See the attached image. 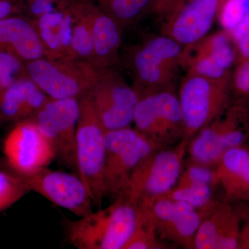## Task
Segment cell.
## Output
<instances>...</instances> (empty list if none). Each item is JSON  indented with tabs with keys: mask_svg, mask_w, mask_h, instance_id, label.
Returning a JSON list of instances; mask_svg holds the SVG:
<instances>
[{
	"mask_svg": "<svg viewBox=\"0 0 249 249\" xmlns=\"http://www.w3.org/2000/svg\"><path fill=\"white\" fill-rule=\"evenodd\" d=\"M49 1H52V0H49Z\"/></svg>",
	"mask_w": 249,
	"mask_h": 249,
	"instance_id": "cell-38",
	"label": "cell"
},
{
	"mask_svg": "<svg viewBox=\"0 0 249 249\" xmlns=\"http://www.w3.org/2000/svg\"><path fill=\"white\" fill-rule=\"evenodd\" d=\"M157 235L150 224L142 222L139 224L132 237L124 246V249H173ZM175 247V246H174Z\"/></svg>",
	"mask_w": 249,
	"mask_h": 249,
	"instance_id": "cell-26",
	"label": "cell"
},
{
	"mask_svg": "<svg viewBox=\"0 0 249 249\" xmlns=\"http://www.w3.org/2000/svg\"><path fill=\"white\" fill-rule=\"evenodd\" d=\"M231 91L237 99L249 96V60L239 62L231 79Z\"/></svg>",
	"mask_w": 249,
	"mask_h": 249,
	"instance_id": "cell-31",
	"label": "cell"
},
{
	"mask_svg": "<svg viewBox=\"0 0 249 249\" xmlns=\"http://www.w3.org/2000/svg\"><path fill=\"white\" fill-rule=\"evenodd\" d=\"M79 114L78 98H49L32 120L53 145L55 158L77 175L76 132Z\"/></svg>",
	"mask_w": 249,
	"mask_h": 249,
	"instance_id": "cell-11",
	"label": "cell"
},
{
	"mask_svg": "<svg viewBox=\"0 0 249 249\" xmlns=\"http://www.w3.org/2000/svg\"><path fill=\"white\" fill-rule=\"evenodd\" d=\"M219 15L224 31L231 32L245 17L242 0H225L223 2Z\"/></svg>",
	"mask_w": 249,
	"mask_h": 249,
	"instance_id": "cell-28",
	"label": "cell"
},
{
	"mask_svg": "<svg viewBox=\"0 0 249 249\" xmlns=\"http://www.w3.org/2000/svg\"><path fill=\"white\" fill-rule=\"evenodd\" d=\"M70 10L72 16L84 20L89 28L93 42L91 65L96 68H117L121 64L122 27L88 0H71Z\"/></svg>",
	"mask_w": 249,
	"mask_h": 249,
	"instance_id": "cell-15",
	"label": "cell"
},
{
	"mask_svg": "<svg viewBox=\"0 0 249 249\" xmlns=\"http://www.w3.org/2000/svg\"><path fill=\"white\" fill-rule=\"evenodd\" d=\"M189 0H152L148 12L166 21L173 17Z\"/></svg>",
	"mask_w": 249,
	"mask_h": 249,
	"instance_id": "cell-32",
	"label": "cell"
},
{
	"mask_svg": "<svg viewBox=\"0 0 249 249\" xmlns=\"http://www.w3.org/2000/svg\"><path fill=\"white\" fill-rule=\"evenodd\" d=\"M12 6L6 0H0V19H4L11 13Z\"/></svg>",
	"mask_w": 249,
	"mask_h": 249,
	"instance_id": "cell-35",
	"label": "cell"
},
{
	"mask_svg": "<svg viewBox=\"0 0 249 249\" xmlns=\"http://www.w3.org/2000/svg\"><path fill=\"white\" fill-rule=\"evenodd\" d=\"M105 131L130 127L139 99L116 67L96 68L86 93Z\"/></svg>",
	"mask_w": 249,
	"mask_h": 249,
	"instance_id": "cell-8",
	"label": "cell"
},
{
	"mask_svg": "<svg viewBox=\"0 0 249 249\" xmlns=\"http://www.w3.org/2000/svg\"><path fill=\"white\" fill-rule=\"evenodd\" d=\"M133 124L136 130L159 148L173 146L185 139L182 109L175 89L139 97Z\"/></svg>",
	"mask_w": 249,
	"mask_h": 249,
	"instance_id": "cell-6",
	"label": "cell"
},
{
	"mask_svg": "<svg viewBox=\"0 0 249 249\" xmlns=\"http://www.w3.org/2000/svg\"><path fill=\"white\" fill-rule=\"evenodd\" d=\"M77 124L76 159L78 175L88 188L93 204L101 208L107 196L105 186L106 131L87 95L79 98Z\"/></svg>",
	"mask_w": 249,
	"mask_h": 249,
	"instance_id": "cell-4",
	"label": "cell"
},
{
	"mask_svg": "<svg viewBox=\"0 0 249 249\" xmlns=\"http://www.w3.org/2000/svg\"><path fill=\"white\" fill-rule=\"evenodd\" d=\"M237 101L243 103L249 109V96H247V97L240 98V99H237Z\"/></svg>",
	"mask_w": 249,
	"mask_h": 249,
	"instance_id": "cell-37",
	"label": "cell"
},
{
	"mask_svg": "<svg viewBox=\"0 0 249 249\" xmlns=\"http://www.w3.org/2000/svg\"><path fill=\"white\" fill-rule=\"evenodd\" d=\"M121 27L132 25L147 13L152 0H88Z\"/></svg>",
	"mask_w": 249,
	"mask_h": 249,
	"instance_id": "cell-21",
	"label": "cell"
},
{
	"mask_svg": "<svg viewBox=\"0 0 249 249\" xmlns=\"http://www.w3.org/2000/svg\"><path fill=\"white\" fill-rule=\"evenodd\" d=\"M201 214L195 249H238L240 214L230 202L217 201Z\"/></svg>",
	"mask_w": 249,
	"mask_h": 249,
	"instance_id": "cell-17",
	"label": "cell"
},
{
	"mask_svg": "<svg viewBox=\"0 0 249 249\" xmlns=\"http://www.w3.org/2000/svg\"><path fill=\"white\" fill-rule=\"evenodd\" d=\"M231 38L229 33L224 30L204 37L193 45L209 53L222 68L229 70L235 59V52L231 43Z\"/></svg>",
	"mask_w": 249,
	"mask_h": 249,
	"instance_id": "cell-23",
	"label": "cell"
},
{
	"mask_svg": "<svg viewBox=\"0 0 249 249\" xmlns=\"http://www.w3.org/2000/svg\"><path fill=\"white\" fill-rule=\"evenodd\" d=\"M30 191L81 217L92 212L93 201L79 175L56 171L47 167L29 175H18Z\"/></svg>",
	"mask_w": 249,
	"mask_h": 249,
	"instance_id": "cell-13",
	"label": "cell"
},
{
	"mask_svg": "<svg viewBox=\"0 0 249 249\" xmlns=\"http://www.w3.org/2000/svg\"><path fill=\"white\" fill-rule=\"evenodd\" d=\"M49 98L32 80H19L0 93V111L9 119L34 115Z\"/></svg>",
	"mask_w": 249,
	"mask_h": 249,
	"instance_id": "cell-20",
	"label": "cell"
},
{
	"mask_svg": "<svg viewBox=\"0 0 249 249\" xmlns=\"http://www.w3.org/2000/svg\"><path fill=\"white\" fill-rule=\"evenodd\" d=\"M21 68L19 58L9 52H0V93L17 81L15 76Z\"/></svg>",
	"mask_w": 249,
	"mask_h": 249,
	"instance_id": "cell-29",
	"label": "cell"
},
{
	"mask_svg": "<svg viewBox=\"0 0 249 249\" xmlns=\"http://www.w3.org/2000/svg\"><path fill=\"white\" fill-rule=\"evenodd\" d=\"M245 16H249V0H242Z\"/></svg>",
	"mask_w": 249,
	"mask_h": 249,
	"instance_id": "cell-36",
	"label": "cell"
},
{
	"mask_svg": "<svg viewBox=\"0 0 249 249\" xmlns=\"http://www.w3.org/2000/svg\"><path fill=\"white\" fill-rule=\"evenodd\" d=\"M105 186L107 195L124 196L129 179L141 160L160 149L145 136L131 127L106 131Z\"/></svg>",
	"mask_w": 249,
	"mask_h": 249,
	"instance_id": "cell-10",
	"label": "cell"
},
{
	"mask_svg": "<svg viewBox=\"0 0 249 249\" xmlns=\"http://www.w3.org/2000/svg\"><path fill=\"white\" fill-rule=\"evenodd\" d=\"M245 225L241 228L238 249H249V211L245 217Z\"/></svg>",
	"mask_w": 249,
	"mask_h": 249,
	"instance_id": "cell-33",
	"label": "cell"
},
{
	"mask_svg": "<svg viewBox=\"0 0 249 249\" xmlns=\"http://www.w3.org/2000/svg\"><path fill=\"white\" fill-rule=\"evenodd\" d=\"M142 222L150 224L162 240L177 247L195 249L201 214L190 205L165 195L142 199L135 205Z\"/></svg>",
	"mask_w": 249,
	"mask_h": 249,
	"instance_id": "cell-9",
	"label": "cell"
},
{
	"mask_svg": "<svg viewBox=\"0 0 249 249\" xmlns=\"http://www.w3.org/2000/svg\"><path fill=\"white\" fill-rule=\"evenodd\" d=\"M32 10L35 14H45L52 11L50 1L49 0H36L32 5Z\"/></svg>",
	"mask_w": 249,
	"mask_h": 249,
	"instance_id": "cell-34",
	"label": "cell"
},
{
	"mask_svg": "<svg viewBox=\"0 0 249 249\" xmlns=\"http://www.w3.org/2000/svg\"><path fill=\"white\" fill-rule=\"evenodd\" d=\"M184 47L168 36L152 37L134 48L127 64L132 73V88L139 97L175 89L180 67H184Z\"/></svg>",
	"mask_w": 249,
	"mask_h": 249,
	"instance_id": "cell-2",
	"label": "cell"
},
{
	"mask_svg": "<svg viewBox=\"0 0 249 249\" xmlns=\"http://www.w3.org/2000/svg\"><path fill=\"white\" fill-rule=\"evenodd\" d=\"M0 48L28 62L42 58L45 46L34 27L21 18L0 19Z\"/></svg>",
	"mask_w": 249,
	"mask_h": 249,
	"instance_id": "cell-19",
	"label": "cell"
},
{
	"mask_svg": "<svg viewBox=\"0 0 249 249\" xmlns=\"http://www.w3.org/2000/svg\"><path fill=\"white\" fill-rule=\"evenodd\" d=\"M249 144V109L237 101L189 141L188 160L216 168L228 150Z\"/></svg>",
	"mask_w": 249,
	"mask_h": 249,
	"instance_id": "cell-3",
	"label": "cell"
},
{
	"mask_svg": "<svg viewBox=\"0 0 249 249\" xmlns=\"http://www.w3.org/2000/svg\"><path fill=\"white\" fill-rule=\"evenodd\" d=\"M141 222L137 206L118 197L106 209L64 220L67 242L78 249H124Z\"/></svg>",
	"mask_w": 249,
	"mask_h": 249,
	"instance_id": "cell-1",
	"label": "cell"
},
{
	"mask_svg": "<svg viewBox=\"0 0 249 249\" xmlns=\"http://www.w3.org/2000/svg\"><path fill=\"white\" fill-rule=\"evenodd\" d=\"M224 200L249 203V146L231 149L216 166Z\"/></svg>",
	"mask_w": 249,
	"mask_h": 249,
	"instance_id": "cell-18",
	"label": "cell"
},
{
	"mask_svg": "<svg viewBox=\"0 0 249 249\" xmlns=\"http://www.w3.org/2000/svg\"><path fill=\"white\" fill-rule=\"evenodd\" d=\"M186 163V166H183L176 186L208 185L215 188L219 186L216 168L189 160H187Z\"/></svg>",
	"mask_w": 249,
	"mask_h": 249,
	"instance_id": "cell-24",
	"label": "cell"
},
{
	"mask_svg": "<svg viewBox=\"0 0 249 249\" xmlns=\"http://www.w3.org/2000/svg\"><path fill=\"white\" fill-rule=\"evenodd\" d=\"M29 191L26 183L16 173L0 171V212L17 202Z\"/></svg>",
	"mask_w": 249,
	"mask_h": 249,
	"instance_id": "cell-25",
	"label": "cell"
},
{
	"mask_svg": "<svg viewBox=\"0 0 249 249\" xmlns=\"http://www.w3.org/2000/svg\"><path fill=\"white\" fill-rule=\"evenodd\" d=\"M188 142L183 139L173 146L156 149L145 156L132 173L124 197L136 205L176 186L184 166Z\"/></svg>",
	"mask_w": 249,
	"mask_h": 249,
	"instance_id": "cell-7",
	"label": "cell"
},
{
	"mask_svg": "<svg viewBox=\"0 0 249 249\" xmlns=\"http://www.w3.org/2000/svg\"><path fill=\"white\" fill-rule=\"evenodd\" d=\"M4 153L16 175H29L48 166L55 158L49 139L32 120L18 124L4 141Z\"/></svg>",
	"mask_w": 249,
	"mask_h": 249,
	"instance_id": "cell-14",
	"label": "cell"
},
{
	"mask_svg": "<svg viewBox=\"0 0 249 249\" xmlns=\"http://www.w3.org/2000/svg\"></svg>",
	"mask_w": 249,
	"mask_h": 249,
	"instance_id": "cell-39",
	"label": "cell"
},
{
	"mask_svg": "<svg viewBox=\"0 0 249 249\" xmlns=\"http://www.w3.org/2000/svg\"><path fill=\"white\" fill-rule=\"evenodd\" d=\"M26 70L36 86L53 99H79L89 91L96 72L90 63L42 58L28 62Z\"/></svg>",
	"mask_w": 249,
	"mask_h": 249,
	"instance_id": "cell-12",
	"label": "cell"
},
{
	"mask_svg": "<svg viewBox=\"0 0 249 249\" xmlns=\"http://www.w3.org/2000/svg\"><path fill=\"white\" fill-rule=\"evenodd\" d=\"M231 79L229 76L213 80L189 73L183 77L178 95L187 140H191L229 106Z\"/></svg>",
	"mask_w": 249,
	"mask_h": 249,
	"instance_id": "cell-5",
	"label": "cell"
},
{
	"mask_svg": "<svg viewBox=\"0 0 249 249\" xmlns=\"http://www.w3.org/2000/svg\"><path fill=\"white\" fill-rule=\"evenodd\" d=\"M222 0H189L173 17L165 21L162 34L184 48L202 40L220 11Z\"/></svg>",
	"mask_w": 249,
	"mask_h": 249,
	"instance_id": "cell-16",
	"label": "cell"
},
{
	"mask_svg": "<svg viewBox=\"0 0 249 249\" xmlns=\"http://www.w3.org/2000/svg\"><path fill=\"white\" fill-rule=\"evenodd\" d=\"M73 17L78 22V24L72 31L71 53H75L82 58L89 59L91 64L93 59V42L89 28L84 20L75 16Z\"/></svg>",
	"mask_w": 249,
	"mask_h": 249,
	"instance_id": "cell-27",
	"label": "cell"
},
{
	"mask_svg": "<svg viewBox=\"0 0 249 249\" xmlns=\"http://www.w3.org/2000/svg\"><path fill=\"white\" fill-rule=\"evenodd\" d=\"M240 54V62L249 60V16H245L242 22L229 33Z\"/></svg>",
	"mask_w": 249,
	"mask_h": 249,
	"instance_id": "cell-30",
	"label": "cell"
},
{
	"mask_svg": "<svg viewBox=\"0 0 249 249\" xmlns=\"http://www.w3.org/2000/svg\"><path fill=\"white\" fill-rule=\"evenodd\" d=\"M214 189L215 188L208 185L175 186L163 195L203 212L210 209L217 201L214 197Z\"/></svg>",
	"mask_w": 249,
	"mask_h": 249,
	"instance_id": "cell-22",
	"label": "cell"
}]
</instances>
